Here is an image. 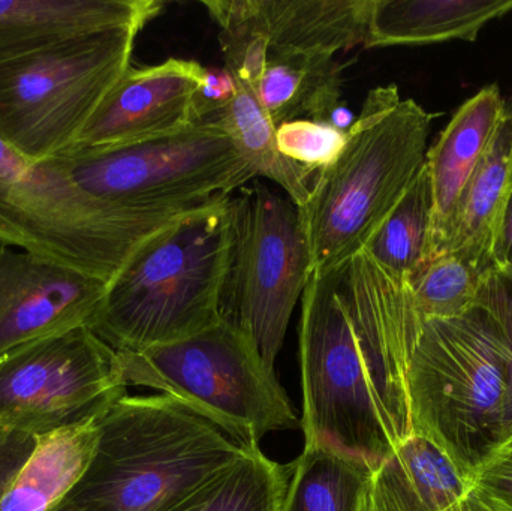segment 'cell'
<instances>
[{"label":"cell","mask_w":512,"mask_h":511,"mask_svg":"<svg viewBox=\"0 0 512 511\" xmlns=\"http://www.w3.org/2000/svg\"><path fill=\"white\" fill-rule=\"evenodd\" d=\"M421 326L409 282L366 251L312 273L298 324L304 446L375 467L414 435L408 372Z\"/></svg>","instance_id":"obj_1"},{"label":"cell","mask_w":512,"mask_h":511,"mask_svg":"<svg viewBox=\"0 0 512 511\" xmlns=\"http://www.w3.org/2000/svg\"><path fill=\"white\" fill-rule=\"evenodd\" d=\"M236 203L224 198L141 243L107 284L89 327L117 353L197 335L224 318Z\"/></svg>","instance_id":"obj_2"},{"label":"cell","mask_w":512,"mask_h":511,"mask_svg":"<svg viewBox=\"0 0 512 511\" xmlns=\"http://www.w3.org/2000/svg\"><path fill=\"white\" fill-rule=\"evenodd\" d=\"M249 449L168 396H129L98 420L92 461L65 511H165Z\"/></svg>","instance_id":"obj_3"},{"label":"cell","mask_w":512,"mask_h":511,"mask_svg":"<svg viewBox=\"0 0 512 511\" xmlns=\"http://www.w3.org/2000/svg\"><path fill=\"white\" fill-rule=\"evenodd\" d=\"M433 117L396 84L370 90L342 155L315 174L300 210L313 273L337 272L366 248L423 168Z\"/></svg>","instance_id":"obj_4"},{"label":"cell","mask_w":512,"mask_h":511,"mask_svg":"<svg viewBox=\"0 0 512 511\" xmlns=\"http://www.w3.org/2000/svg\"><path fill=\"white\" fill-rule=\"evenodd\" d=\"M510 360L481 306L423 320L408 372L412 428L469 476L504 441Z\"/></svg>","instance_id":"obj_5"},{"label":"cell","mask_w":512,"mask_h":511,"mask_svg":"<svg viewBox=\"0 0 512 511\" xmlns=\"http://www.w3.org/2000/svg\"><path fill=\"white\" fill-rule=\"evenodd\" d=\"M191 212L116 209L83 191L62 159L30 162L0 141V246L110 282L141 243Z\"/></svg>","instance_id":"obj_6"},{"label":"cell","mask_w":512,"mask_h":511,"mask_svg":"<svg viewBox=\"0 0 512 511\" xmlns=\"http://www.w3.org/2000/svg\"><path fill=\"white\" fill-rule=\"evenodd\" d=\"M117 357L126 386L159 390L240 446L259 447L265 435L301 426L273 369L230 318L189 338Z\"/></svg>","instance_id":"obj_7"},{"label":"cell","mask_w":512,"mask_h":511,"mask_svg":"<svg viewBox=\"0 0 512 511\" xmlns=\"http://www.w3.org/2000/svg\"><path fill=\"white\" fill-rule=\"evenodd\" d=\"M138 33H84L0 59V141L30 162L68 153L131 66Z\"/></svg>","instance_id":"obj_8"},{"label":"cell","mask_w":512,"mask_h":511,"mask_svg":"<svg viewBox=\"0 0 512 511\" xmlns=\"http://www.w3.org/2000/svg\"><path fill=\"white\" fill-rule=\"evenodd\" d=\"M59 158L90 197L128 212H191L258 179L210 120L167 137Z\"/></svg>","instance_id":"obj_9"},{"label":"cell","mask_w":512,"mask_h":511,"mask_svg":"<svg viewBox=\"0 0 512 511\" xmlns=\"http://www.w3.org/2000/svg\"><path fill=\"white\" fill-rule=\"evenodd\" d=\"M236 239L224 297V317L252 339L273 369L289 320L312 278L300 209L288 195L254 180L234 197Z\"/></svg>","instance_id":"obj_10"},{"label":"cell","mask_w":512,"mask_h":511,"mask_svg":"<svg viewBox=\"0 0 512 511\" xmlns=\"http://www.w3.org/2000/svg\"><path fill=\"white\" fill-rule=\"evenodd\" d=\"M126 389L116 351L89 327L57 333L0 360V426L38 437L101 416Z\"/></svg>","instance_id":"obj_11"},{"label":"cell","mask_w":512,"mask_h":511,"mask_svg":"<svg viewBox=\"0 0 512 511\" xmlns=\"http://www.w3.org/2000/svg\"><path fill=\"white\" fill-rule=\"evenodd\" d=\"M107 284L0 246V360L39 339L92 326Z\"/></svg>","instance_id":"obj_12"},{"label":"cell","mask_w":512,"mask_h":511,"mask_svg":"<svg viewBox=\"0 0 512 511\" xmlns=\"http://www.w3.org/2000/svg\"><path fill=\"white\" fill-rule=\"evenodd\" d=\"M206 68L195 60L129 66L68 153L92 152L167 137L197 125L195 95Z\"/></svg>","instance_id":"obj_13"},{"label":"cell","mask_w":512,"mask_h":511,"mask_svg":"<svg viewBox=\"0 0 512 511\" xmlns=\"http://www.w3.org/2000/svg\"><path fill=\"white\" fill-rule=\"evenodd\" d=\"M507 102L496 84L481 89L454 114L426 153L433 191V254L450 242L463 192L486 153Z\"/></svg>","instance_id":"obj_14"},{"label":"cell","mask_w":512,"mask_h":511,"mask_svg":"<svg viewBox=\"0 0 512 511\" xmlns=\"http://www.w3.org/2000/svg\"><path fill=\"white\" fill-rule=\"evenodd\" d=\"M471 476L420 435L373 467L358 511H472Z\"/></svg>","instance_id":"obj_15"},{"label":"cell","mask_w":512,"mask_h":511,"mask_svg":"<svg viewBox=\"0 0 512 511\" xmlns=\"http://www.w3.org/2000/svg\"><path fill=\"white\" fill-rule=\"evenodd\" d=\"M268 56L325 54L364 45L372 0H237Z\"/></svg>","instance_id":"obj_16"},{"label":"cell","mask_w":512,"mask_h":511,"mask_svg":"<svg viewBox=\"0 0 512 511\" xmlns=\"http://www.w3.org/2000/svg\"><path fill=\"white\" fill-rule=\"evenodd\" d=\"M162 8L158 0H0V59L84 33L141 30Z\"/></svg>","instance_id":"obj_17"},{"label":"cell","mask_w":512,"mask_h":511,"mask_svg":"<svg viewBox=\"0 0 512 511\" xmlns=\"http://www.w3.org/2000/svg\"><path fill=\"white\" fill-rule=\"evenodd\" d=\"M342 66L325 54L268 56L255 93L273 125L297 119L348 132L357 116L342 102Z\"/></svg>","instance_id":"obj_18"},{"label":"cell","mask_w":512,"mask_h":511,"mask_svg":"<svg viewBox=\"0 0 512 511\" xmlns=\"http://www.w3.org/2000/svg\"><path fill=\"white\" fill-rule=\"evenodd\" d=\"M512 0H372L364 47L475 41Z\"/></svg>","instance_id":"obj_19"},{"label":"cell","mask_w":512,"mask_h":511,"mask_svg":"<svg viewBox=\"0 0 512 511\" xmlns=\"http://www.w3.org/2000/svg\"><path fill=\"white\" fill-rule=\"evenodd\" d=\"M98 420L35 437L29 458L0 495V511H57L92 461Z\"/></svg>","instance_id":"obj_20"},{"label":"cell","mask_w":512,"mask_h":511,"mask_svg":"<svg viewBox=\"0 0 512 511\" xmlns=\"http://www.w3.org/2000/svg\"><path fill=\"white\" fill-rule=\"evenodd\" d=\"M512 191V105L469 180L445 251L468 249L492 260V243Z\"/></svg>","instance_id":"obj_21"},{"label":"cell","mask_w":512,"mask_h":511,"mask_svg":"<svg viewBox=\"0 0 512 511\" xmlns=\"http://www.w3.org/2000/svg\"><path fill=\"white\" fill-rule=\"evenodd\" d=\"M237 86L239 90L233 101L207 120L218 123L227 132L240 155L254 168L256 176L277 183L295 206L303 209L309 203L315 174L280 153L276 126L262 108L254 86L240 80H237Z\"/></svg>","instance_id":"obj_22"},{"label":"cell","mask_w":512,"mask_h":511,"mask_svg":"<svg viewBox=\"0 0 512 511\" xmlns=\"http://www.w3.org/2000/svg\"><path fill=\"white\" fill-rule=\"evenodd\" d=\"M373 467L333 447L304 446L292 462L280 511H358Z\"/></svg>","instance_id":"obj_23"},{"label":"cell","mask_w":512,"mask_h":511,"mask_svg":"<svg viewBox=\"0 0 512 511\" xmlns=\"http://www.w3.org/2000/svg\"><path fill=\"white\" fill-rule=\"evenodd\" d=\"M291 468L254 447L165 511H280Z\"/></svg>","instance_id":"obj_24"},{"label":"cell","mask_w":512,"mask_h":511,"mask_svg":"<svg viewBox=\"0 0 512 511\" xmlns=\"http://www.w3.org/2000/svg\"><path fill=\"white\" fill-rule=\"evenodd\" d=\"M433 191L426 162L364 251L388 272L411 281L432 258Z\"/></svg>","instance_id":"obj_25"},{"label":"cell","mask_w":512,"mask_h":511,"mask_svg":"<svg viewBox=\"0 0 512 511\" xmlns=\"http://www.w3.org/2000/svg\"><path fill=\"white\" fill-rule=\"evenodd\" d=\"M493 272L490 258L468 249L435 255L409 281L418 314L423 320L454 318L477 308L481 290Z\"/></svg>","instance_id":"obj_26"},{"label":"cell","mask_w":512,"mask_h":511,"mask_svg":"<svg viewBox=\"0 0 512 511\" xmlns=\"http://www.w3.org/2000/svg\"><path fill=\"white\" fill-rule=\"evenodd\" d=\"M280 153L289 161L316 174L331 167L342 155L348 132L312 119H297L276 128Z\"/></svg>","instance_id":"obj_27"},{"label":"cell","mask_w":512,"mask_h":511,"mask_svg":"<svg viewBox=\"0 0 512 511\" xmlns=\"http://www.w3.org/2000/svg\"><path fill=\"white\" fill-rule=\"evenodd\" d=\"M472 509L512 511V435L471 474Z\"/></svg>","instance_id":"obj_28"},{"label":"cell","mask_w":512,"mask_h":511,"mask_svg":"<svg viewBox=\"0 0 512 511\" xmlns=\"http://www.w3.org/2000/svg\"><path fill=\"white\" fill-rule=\"evenodd\" d=\"M478 306L486 309L502 330L508 348H510V374H508V401L505 411L504 441L512 435V276L493 272L487 278ZM502 441V443H504Z\"/></svg>","instance_id":"obj_29"},{"label":"cell","mask_w":512,"mask_h":511,"mask_svg":"<svg viewBox=\"0 0 512 511\" xmlns=\"http://www.w3.org/2000/svg\"><path fill=\"white\" fill-rule=\"evenodd\" d=\"M237 78L225 68H206L203 81L195 95V116L197 122H204L227 107L237 95Z\"/></svg>","instance_id":"obj_30"},{"label":"cell","mask_w":512,"mask_h":511,"mask_svg":"<svg viewBox=\"0 0 512 511\" xmlns=\"http://www.w3.org/2000/svg\"><path fill=\"white\" fill-rule=\"evenodd\" d=\"M35 437L0 426V495L32 453Z\"/></svg>","instance_id":"obj_31"},{"label":"cell","mask_w":512,"mask_h":511,"mask_svg":"<svg viewBox=\"0 0 512 511\" xmlns=\"http://www.w3.org/2000/svg\"><path fill=\"white\" fill-rule=\"evenodd\" d=\"M492 261L495 272L512 276V191L493 237Z\"/></svg>","instance_id":"obj_32"},{"label":"cell","mask_w":512,"mask_h":511,"mask_svg":"<svg viewBox=\"0 0 512 511\" xmlns=\"http://www.w3.org/2000/svg\"><path fill=\"white\" fill-rule=\"evenodd\" d=\"M57 511H65L62 509V507H59V509H57Z\"/></svg>","instance_id":"obj_33"},{"label":"cell","mask_w":512,"mask_h":511,"mask_svg":"<svg viewBox=\"0 0 512 511\" xmlns=\"http://www.w3.org/2000/svg\"><path fill=\"white\" fill-rule=\"evenodd\" d=\"M472 507V506H471ZM472 511H475L474 509H472Z\"/></svg>","instance_id":"obj_34"}]
</instances>
